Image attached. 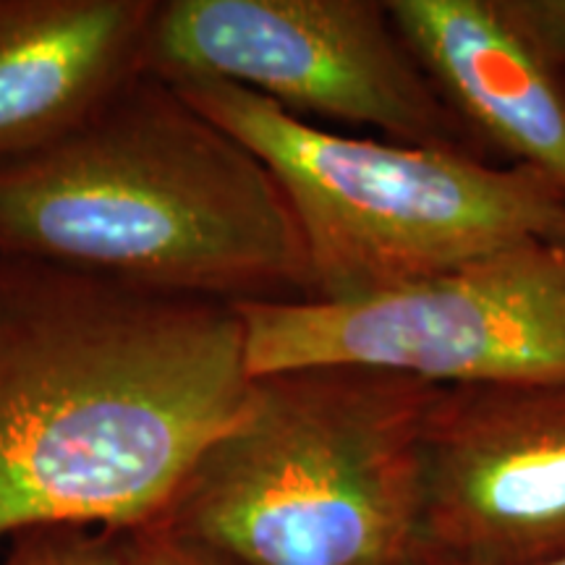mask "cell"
Returning a JSON list of instances; mask_svg holds the SVG:
<instances>
[{"instance_id": "cell-1", "label": "cell", "mask_w": 565, "mask_h": 565, "mask_svg": "<svg viewBox=\"0 0 565 565\" xmlns=\"http://www.w3.org/2000/svg\"><path fill=\"white\" fill-rule=\"evenodd\" d=\"M249 391L233 303L0 254V540L152 524Z\"/></svg>"}, {"instance_id": "cell-2", "label": "cell", "mask_w": 565, "mask_h": 565, "mask_svg": "<svg viewBox=\"0 0 565 565\" xmlns=\"http://www.w3.org/2000/svg\"><path fill=\"white\" fill-rule=\"evenodd\" d=\"M0 254L192 299H315L270 168L147 74L63 137L0 160Z\"/></svg>"}, {"instance_id": "cell-3", "label": "cell", "mask_w": 565, "mask_h": 565, "mask_svg": "<svg viewBox=\"0 0 565 565\" xmlns=\"http://www.w3.org/2000/svg\"><path fill=\"white\" fill-rule=\"evenodd\" d=\"M437 387L349 364L252 377L152 524L228 565H406Z\"/></svg>"}, {"instance_id": "cell-4", "label": "cell", "mask_w": 565, "mask_h": 565, "mask_svg": "<svg viewBox=\"0 0 565 565\" xmlns=\"http://www.w3.org/2000/svg\"><path fill=\"white\" fill-rule=\"evenodd\" d=\"M270 168L299 223L312 301H349L524 242H565V192L508 162L343 137L221 79L173 82Z\"/></svg>"}, {"instance_id": "cell-5", "label": "cell", "mask_w": 565, "mask_h": 565, "mask_svg": "<svg viewBox=\"0 0 565 565\" xmlns=\"http://www.w3.org/2000/svg\"><path fill=\"white\" fill-rule=\"evenodd\" d=\"M252 377L349 364L429 385L565 377V242H524L349 301L233 303Z\"/></svg>"}, {"instance_id": "cell-6", "label": "cell", "mask_w": 565, "mask_h": 565, "mask_svg": "<svg viewBox=\"0 0 565 565\" xmlns=\"http://www.w3.org/2000/svg\"><path fill=\"white\" fill-rule=\"evenodd\" d=\"M145 74L231 82L299 118L494 162L408 51L387 0H158Z\"/></svg>"}, {"instance_id": "cell-7", "label": "cell", "mask_w": 565, "mask_h": 565, "mask_svg": "<svg viewBox=\"0 0 565 565\" xmlns=\"http://www.w3.org/2000/svg\"><path fill=\"white\" fill-rule=\"evenodd\" d=\"M419 550L448 565L565 555V377L437 387L422 435Z\"/></svg>"}, {"instance_id": "cell-8", "label": "cell", "mask_w": 565, "mask_h": 565, "mask_svg": "<svg viewBox=\"0 0 565 565\" xmlns=\"http://www.w3.org/2000/svg\"><path fill=\"white\" fill-rule=\"evenodd\" d=\"M387 11L484 150L565 192V84L505 0H387Z\"/></svg>"}, {"instance_id": "cell-9", "label": "cell", "mask_w": 565, "mask_h": 565, "mask_svg": "<svg viewBox=\"0 0 565 565\" xmlns=\"http://www.w3.org/2000/svg\"><path fill=\"white\" fill-rule=\"evenodd\" d=\"M158 0H0V160L79 126L145 74Z\"/></svg>"}, {"instance_id": "cell-10", "label": "cell", "mask_w": 565, "mask_h": 565, "mask_svg": "<svg viewBox=\"0 0 565 565\" xmlns=\"http://www.w3.org/2000/svg\"><path fill=\"white\" fill-rule=\"evenodd\" d=\"M0 565H121V532L84 526L34 529L11 536Z\"/></svg>"}, {"instance_id": "cell-11", "label": "cell", "mask_w": 565, "mask_h": 565, "mask_svg": "<svg viewBox=\"0 0 565 565\" xmlns=\"http://www.w3.org/2000/svg\"><path fill=\"white\" fill-rule=\"evenodd\" d=\"M121 565H228L221 557L147 524L121 532Z\"/></svg>"}, {"instance_id": "cell-12", "label": "cell", "mask_w": 565, "mask_h": 565, "mask_svg": "<svg viewBox=\"0 0 565 565\" xmlns=\"http://www.w3.org/2000/svg\"><path fill=\"white\" fill-rule=\"evenodd\" d=\"M505 6L565 84V0H505Z\"/></svg>"}, {"instance_id": "cell-13", "label": "cell", "mask_w": 565, "mask_h": 565, "mask_svg": "<svg viewBox=\"0 0 565 565\" xmlns=\"http://www.w3.org/2000/svg\"><path fill=\"white\" fill-rule=\"evenodd\" d=\"M406 565H448V563H443V561H437V557H429V555L419 553L414 557V561H408Z\"/></svg>"}, {"instance_id": "cell-14", "label": "cell", "mask_w": 565, "mask_h": 565, "mask_svg": "<svg viewBox=\"0 0 565 565\" xmlns=\"http://www.w3.org/2000/svg\"><path fill=\"white\" fill-rule=\"evenodd\" d=\"M542 565H565V555L555 557V561H550V563H542Z\"/></svg>"}]
</instances>
